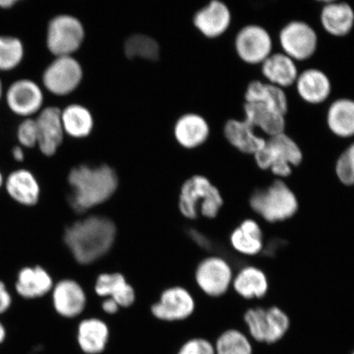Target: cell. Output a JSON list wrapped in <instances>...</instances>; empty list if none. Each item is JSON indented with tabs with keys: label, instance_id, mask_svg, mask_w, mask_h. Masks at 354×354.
Returning a JSON list of instances; mask_svg holds the SVG:
<instances>
[{
	"label": "cell",
	"instance_id": "8fae6325",
	"mask_svg": "<svg viewBox=\"0 0 354 354\" xmlns=\"http://www.w3.org/2000/svg\"><path fill=\"white\" fill-rule=\"evenodd\" d=\"M84 37L83 26L76 17L57 16L48 26L47 46L57 57L71 56L82 46Z\"/></svg>",
	"mask_w": 354,
	"mask_h": 354
},
{
	"label": "cell",
	"instance_id": "f35d334b",
	"mask_svg": "<svg viewBox=\"0 0 354 354\" xmlns=\"http://www.w3.org/2000/svg\"><path fill=\"white\" fill-rule=\"evenodd\" d=\"M344 153L348 159V162L351 167L354 175V140L344 150Z\"/></svg>",
	"mask_w": 354,
	"mask_h": 354
},
{
	"label": "cell",
	"instance_id": "44dd1931",
	"mask_svg": "<svg viewBox=\"0 0 354 354\" xmlns=\"http://www.w3.org/2000/svg\"><path fill=\"white\" fill-rule=\"evenodd\" d=\"M260 72L264 82L284 90L295 86L299 74L297 63L281 51H274L260 65Z\"/></svg>",
	"mask_w": 354,
	"mask_h": 354
},
{
	"label": "cell",
	"instance_id": "ac0fdd59",
	"mask_svg": "<svg viewBox=\"0 0 354 354\" xmlns=\"http://www.w3.org/2000/svg\"><path fill=\"white\" fill-rule=\"evenodd\" d=\"M62 111L55 107L44 109L35 119L37 127V145L43 154L52 156L64 140V129Z\"/></svg>",
	"mask_w": 354,
	"mask_h": 354
},
{
	"label": "cell",
	"instance_id": "ee69618b",
	"mask_svg": "<svg viewBox=\"0 0 354 354\" xmlns=\"http://www.w3.org/2000/svg\"><path fill=\"white\" fill-rule=\"evenodd\" d=\"M3 183V176L1 174V172H0V187H2Z\"/></svg>",
	"mask_w": 354,
	"mask_h": 354
},
{
	"label": "cell",
	"instance_id": "83f0119b",
	"mask_svg": "<svg viewBox=\"0 0 354 354\" xmlns=\"http://www.w3.org/2000/svg\"><path fill=\"white\" fill-rule=\"evenodd\" d=\"M326 124L332 134L338 138L354 139V100H332L326 111Z\"/></svg>",
	"mask_w": 354,
	"mask_h": 354
},
{
	"label": "cell",
	"instance_id": "8992f818",
	"mask_svg": "<svg viewBox=\"0 0 354 354\" xmlns=\"http://www.w3.org/2000/svg\"><path fill=\"white\" fill-rule=\"evenodd\" d=\"M266 142L254 155L260 170L270 171L276 178L286 180L293 174L294 168L303 161V153L295 141L285 132L266 136Z\"/></svg>",
	"mask_w": 354,
	"mask_h": 354
},
{
	"label": "cell",
	"instance_id": "7c38bea8",
	"mask_svg": "<svg viewBox=\"0 0 354 354\" xmlns=\"http://www.w3.org/2000/svg\"><path fill=\"white\" fill-rule=\"evenodd\" d=\"M82 69L72 56L57 57L43 75V83L47 90L57 95L73 92L82 79Z\"/></svg>",
	"mask_w": 354,
	"mask_h": 354
},
{
	"label": "cell",
	"instance_id": "836d02e7",
	"mask_svg": "<svg viewBox=\"0 0 354 354\" xmlns=\"http://www.w3.org/2000/svg\"><path fill=\"white\" fill-rule=\"evenodd\" d=\"M24 55V44L19 39L0 37V71L15 68L21 63Z\"/></svg>",
	"mask_w": 354,
	"mask_h": 354
},
{
	"label": "cell",
	"instance_id": "3957f363",
	"mask_svg": "<svg viewBox=\"0 0 354 354\" xmlns=\"http://www.w3.org/2000/svg\"><path fill=\"white\" fill-rule=\"evenodd\" d=\"M252 211L268 223H281L298 214L299 198L285 180L274 178L250 194Z\"/></svg>",
	"mask_w": 354,
	"mask_h": 354
},
{
	"label": "cell",
	"instance_id": "74e56055",
	"mask_svg": "<svg viewBox=\"0 0 354 354\" xmlns=\"http://www.w3.org/2000/svg\"><path fill=\"white\" fill-rule=\"evenodd\" d=\"M100 308L104 313L110 316L116 315L121 309L116 301L110 298L103 299L100 304Z\"/></svg>",
	"mask_w": 354,
	"mask_h": 354
},
{
	"label": "cell",
	"instance_id": "8d00e7d4",
	"mask_svg": "<svg viewBox=\"0 0 354 354\" xmlns=\"http://www.w3.org/2000/svg\"><path fill=\"white\" fill-rule=\"evenodd\" d=\"M12 303V299L10 291L4 283L0 281V315L6 313L10 308Z\"/></svg>",
	"mask_w": 354,
	"mask_h": 354
},
{
	"label": "cell",
	"instance_id": "6da1fadb",
	"mask_svg": "<svg viewBox=\"0 0 354 354\" xmlns=\"http://www.w3.org/2000/svg\"><path fill=\"white\" fill-rule=\"evenodd\" d=\"M117 236V225L112 219L92 214L83 216L66 227L64 242L78 264L90 266L109 254Z\"/></svg>",
	"mask_w": 354,
	"mask_h": 354
},
{
	"label": "cell",
	"instance_id": "9a60e30c",
	"mask_svg": "<svg viewBox=\"0 0 354 354\" xmlns=\"http://www.w3.org/2000/svg\"><path fill=\"white\" fill-rule=\"evenodd\" d=\"M319 19L321 28L327 35L343 38L354 28V10L347 0H324Z\"/></svg>",
	"mask_w": 354,
	"mask_h": 354
},
{
	"label": "cell",
	"instance_id": "2e32d148",
	"mask_svg": "<svg viewBox=\"0 0 354 354\" xmlns=\"http://www.w3.org/2000/svg\"><path fill=\"white\" fill-rule=\"evenodd\" d=\"M295 88L304 103L313 106L327 103L332 93L328 76L322 70L313 68L300 71Z\"/></svg>",
	"mask_w": 354,
	"mask_h": 354
},
{
	"label": "cell",
	"instance_id": "60d3db41",
	"mask_svg": "<svg viewBox=\"0 0 354 354\" xmlns=\"http://www.w3.org/2000/svg\"><path fill=\"white\" fill-rule=\"evenodd\" d=\"M16 0H0V7L3 8H10L15 6Z\"/></svg>",
	"mask_w": 354,
	"mask_h": 354
},
{
	"label": "cell",
	"instance_id": "f1b7e54d",
	"mask_svg": "<svg viewBox=\"0 0 354 354\" xmlns=\"http://www.w3.org/2000/svg\"><path fill=\"white\" fill-rule=\"evenodd\" d=\"M6 187L13 201L26 207L37 205L41 196V187L37 178L28 170L12 171L8 176Z\"/></svg>",
	"mask_w": 354,
	"mask_h": 354
},
{
	"label": "cell",
	"instance_id": "5bb4252c",
	"mask_svg": "<svg viewBox=\"0 0 354 354\" xmlns=\"http://www.w3.org/2000/svg\"><path fill=\"white\" fill-rule=\"evenodd\" d=\"M194 24L206 39H219L231 28L232 12L223 0H212L196 13Z\"/></svg>",
	"mask_w": 354,
	"mask_h": 354
},
{
	"label": "cell",
	"instance_id": "cb8c5ba5",
	"mask_svg": "<svg viewBox=\"0 0 354 354\" xmlns=\"http://www.w3.org/2000/svg\"><path fill=\"white\" fill-rule=\"evenodd\" d=\"M229 241L232 249L238 254L258 256L264 249L263 228L255 219H243L230 234Z\"/></svg>",
	"mask_w": 354,
	"mask_h": 354
},
{
	"label": "cell",
	"instance_id": "484cf974",
	"mask_svg": "<svg viewBox=\"0 0 354 354\" xmlns=\"http://www.w3.org/2000/svg\"><path fill=\"white\" fill-rule=\"evenodd\" d=\"M245 102L248 104L263 105L282 116H286L288 111L286 90L262 80H254L248 84Z\"/></svg>",
	"mask_w": 354,
	"mask_h": 354
},
{
	"label": "cell",
	"instance_id": "4dcf8cb0",
	"mask_svg": "<svg viewBox=\"0 0 354 354\" xmlns=\"http://www.w3.org/2000/svg\"><path fill=\"white\" fill-rule=\"evenodd\" d=\"M215 354H254L255 345L245 330L231 327L216 338Z\"/></svg>",
	"mask_w": 354,
	"mask_h": 354
},
{
	"label": "cell",
	"instance_id": "d6986e66",
	"mask_svg": "<svg viewBox=\"0 0 354 354\" xmlns=\"http://www.w3.org/2000/svg\"><path fill=\"white\" fill-rule=\"evenodd\" d=\"M94 291L102 299L116 301L121 308H131L136 301L135 288L118 272L100 273L95 279Z\"/></svg>",
	"mask_w": 354,
	"mask_h": 354
},
{
	"label": "cell",
	"instance_id": "b9f144b4",
	"mask_svg": "<svg viewBox=\"0 0 354 354\" xmlns=\"http://www.w3.org/2000/svg\"><path fill=\"white\" fill-rule=\"evenodd\" d=\"M7 336V331L6 326H4L1 322H0V344L4 342Z\"/></svg>",
	"mask_w": 354,
	"mask_h": 354
},
{
	"label": "cell",
	"instance_id": "30bf717a",
	"mask_svg": "<svg viewBox=\"0 0 354 354\" xmlns=\"http://www.w3.org/2000/svg\"><path fill=\"white\" fill-rule=\"evenodd\" d=\"M196 309V301L187 288L174 286L161 292L150 307L152 316L158 321L178 322L189 319Z\"/></svg>",
	"mask_w": 354,
	"mask_h": 354
},
{
	"label": "cell",
	"instance_id": "e0dca14e",
	"mask_svg": "<svg viewBox=\"0 0 354 354\" xmlns=\"http://www.w3.org/2000/svg\"><path fill=\"white\" fill-rule=\"evenodd\" d=\"M225 140L239 152L254 155L263 149L265 136L245 119H229L223 127Z\"/></svg>",
	"mask_w": 354,
	"mask_h": 354
},
{
	"label": "cell",
	"instance_id": "d6a6232c",
	"mask_svg": "<svg viewBox=\"0 0 354 354\" xmlns=\"http://www.w3.org/2000/svg\"><path fill=\"white\" fill-rule=\"evenodd\" d=\"M124 50L127 57L131 59L139 57L145 60L156 61L160 55L157 41L143 34L133 35L128 38Z\"/></svg>",
	"mask_w": 354,
	"mask_h": 354
},
{
	"label": "cell",
	"instance_id": "ab89813d",
	"mask_svg": "<svg viewBox=\"0 0 354 354\" xmlns=\"http://www.w3.org/2000/svg\"><path fill=\"white\" fill-rule=\"evenodd\" d=\"M13 158L16 159L17 161L21 162L24 159V150L21 147H15L12 150Z\"/></svg>",
	"mask_w": 354,
	"mask_h": 354
},
{
	"label": "cell",
	"instance_id": "7402d4cb",
	"mask_svg": "<svg viewBox=\"0 0 354 354\" xmlns=\"http://www.w3.org/2000/svg\"><path fill=\"white\" fill-rule=\"evenodd\" d=\"M232 289L243 299H262L269 292V278L257 266H243L234 273Z\"/></svg>",
	"mask_w": 354,
	"mask_h": 354
},
{
	"label": "cell",
	"instance_id": "d4e9b609",
	"mask_svg": "<svg viewBox=\"0 0 354 354\" xmlns=\"http://www.w3.org/2000/svg\"><path fill=\"white\" fill-rule=\"evenodd\" d=\"M54 279L41 266L25 267L17 274L15 290L25 299L44 297L54 288Z\"/></svg>",
	"mask_w": 354,
	"mask_h": 354
},
{
	"label": "cell",
	"instance_id": "d590c367",
	"mask_svg": "<svg viewBox=\"0 0 354 354\" xmlns=\"http://www.w3.org/2000/svg\"><path fill=\"white\" fill-rule=\"evenodd\" d=\"M17 139L26 148H32L37 145L38 135L37 122L33 119H26L17 129Z\"/></svg>",
	"mask_w": 354,
	"mask_h": 354
},
{
	"label": "cell",
	"instance_id": "4fadbf2b",
	"mask_svg": "<svg viewBox=\"0 0 354 354\" xmlns=\"http://www.w3.org/2000/svg\"><path fill=\"white\" fill-rule=\"evenodd\" d=\"M51 295L55 312L66 319H74L81 316L87 308L86 292L74 279H62L55 283Z\"/></svg>",
	"mask_w": 354,
	"mask_h": 354
},
{
	"label": "cell",
	"instance_id": "603a6c76",
	"mask_svg": "<svg viewBox=\"0 0 354 354\" xmlns=\"http://www.w3.org/2000/svg\"><path fill=\"white\" fill-rule=\"evenodd\" d=\"M107 322L100 317L84 318L77 328V342L85 354H101L107 348L110 339Z\"/></svg>",
	"mask_w": 354,
	"mask_h": 354
},
{
	"label": "cell",
	"instance_id": "7a4b0ae2",
	"mask_svg": "<svg viewBox=\"0 0 354 354\" xmlns=\"http://www.w3.org/2000/svg\"><path fill=\"white\" fill-rule=\"evenodd\" d=\"M71 194L68 203L77 214H86L112 198L118 188V176L108 165L73 168L68 176Z\"/></svg>",
	"mask_w": 354,
	"mask_h": 354
},
{
	"label": "cell",
	"instance_id": "52a82bcc",
	"mask_svg": "<svg viewBox=\"0 0 354 354\" xmlns=\"http://www.w3.org/2000/svg\"><path fill=\"white\" fill-rule=\"evenodd\" d=\"M234 272L229 261L219 255H209L194 269V282L199 290L209 298L223 297L232 289Z\"/></svg>",
	"mask_w": 354,
	"mask_h": 354
},
{
	"label": "cell",
	"instance_id": "5b68a950",
	"mask_svg": "<svg viewBox=\"0 0 354 354\" xmlns=\"http://www.w3.org/2000/svg\"><path fill=\"white\" fill-rule=\"evenodd\" d=\"M245 332L254 344L273 346L289 335L292 321L289 314L277 305L250 308L243 314Z\"/></svg>",
	"mask_w": 354,
	"mask_h": 354
},
{
	"label": "cell",
	"instance_id": "ffe728a7",
	"mask_svg": "<svg viewBox=\"0 0 354 354\" xmlns=\"http://www.w3.org/2000/svg\"><path fill=\"white\" fill-rule=\"evenodd\" d=\"M6 100L13 113L28 117L41 109L44 97L37 83L24 79L15 82L8 88Z\"/></svg>",
	"mask_w": 354,
	"mask_h": 354
},
{
	"label": "cell",
	"instance_id": "e575fe53",
	"mask_svg": "<svg viewBox=\"0 0 354 354\" xmlns=\"http://www.w3.org/2000/svg\"><path fill=\"white\" fill-rule=\"evenodd\" d=\"M176 354H215L214 344L203 337L189 339L181 345Z\"/></svg>",
	"mask_w": 354,
	"mask_h": 354
},
{
	"label": "cell",
	"instance_id": "9c48e42d",
	"mask_svg": "<svg viewBox=\"0 0 354 354\" xmlns=\"http://www.w3.org/2000/svg\"><path fill=\"white\" fill-rule=\"evenodd\" d=\"M234 48L243 64L260 66L272 54L275 44L267 29L259 25L249 24L238 30Z\"/></svg>",
	"mask_w": 354,
	"mask_h": 354
},
{
	"label": "cell",
	"instance_id": "4316f807",
	"mask_svg": "<svg viewBox=\"0 0 354 354\" xmlns=\"http://www.w3.org/2000/svg\"><path fill=\"white\" fill-rule=\"evenodd\" d=\"M174 133L180 145L185 148L194 149L207 142L211 128L209 122L202 115L190 113L177 121Z\"/></svg>",
	"mask_w": 354,
	"mask_h": 354
},
{
	"label": "cell",
	"instance_id": "277c9868",
	"mask_svg": "<svg viewBox=\"0 0 354 354\" xmlns=\"http://www.w3.org/2000/svg\"><path fill=\"white\" fill-rule=\"evenodd\" d=\"M224 203L218 185L209 176L197 174L181 185L177 207L180 215L189 221H196L199 216L212 220L218 218Z\"/></svg>",
	"mask_w": 354,
	"mask_h": 354
},
{
	"label": "cell",
	"instance_id": "7bdbcfd3",
	"mask_svg": "<svg viewBox=\"0 0 354 354\" xmlns=\"http://www.w3.org/2000/svg\"><path fill=\"white\" fill-rule=\"evenodd\" d=\"M2 93H3V86H2L1 80H0V99H1Z\"/></svg>",
	"mask_w": 354,
	"mask_h": 354
},
{
	"label": "cell",
	"instance_id": "f6af8a7d",
	"mask_svg": "<svg viewBox=\"0 0 354 354\" xmlns=\"http://www.w3.org/2000/svg\"><path fill=\"white\" fill-rule=\"evenodd\" d=\"M351 354H354V349H353V351L351 353Z\"/></svg>",
	"mask_w": 354,
	"mask_h": 354
},
{
	"label": "cell",
	"instance_id": "ba28073f",
	"mask_svg": "<svg viewBox=\"0 0 354 354\" xmlns=\"http://www.w3.org/2000/svg\"><path fill=\"white\" fill-rule=\"evenodd\" d=\"M280 51L296 63H304L316 54L318 35L308 22L295 20L288 22L278 33Z\"/></svg>",
	"mask_w": 354,
	"mask_h": 354
},
{
	"label": "cell",
	"instance_id": "f546056e",
	"mask_svg": "<svg viewBox=\"0 0 354 354\" xmlns=\"http://www.w3.org/2000/svg\"><path fill=\"white\" fill-rule=\"evenodd\" d=\"M243 113V119L266 136H276L285 131V116L263 105L245 103Z\"/></svg>",
	"mask_w": 354,
	"mask_h": 354
},
{
	"label": "cell",
	"instance_id": "1f68e13d",
	"mask_svg": "<svg viewBox=\"0 0 354 354\" xmlns=\"http://www.w3.org/2000/svg\"><path fill=\"white\" fill-rule=\"evenodd\" d=\"M61 118L64 131L76 138L87 136L94 125L90 111L78 104L66 107L62 112Z\"/></svg>",
	"mask_w": 354,
	"mask_h": 354
}]
</instances>
